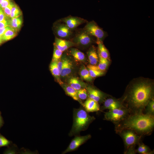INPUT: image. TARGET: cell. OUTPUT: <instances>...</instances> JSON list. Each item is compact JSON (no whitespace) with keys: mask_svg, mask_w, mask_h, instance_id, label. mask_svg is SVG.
I'll list each match as a JSON object with an SVG mask.
<instances>
[{"mask_svg":"<svg viewBox=\"0 0 154 154\" xmlns=\"http://www.w3.org/2000/svg\"><path fill=\"white\" fill-rule=\"evenodd\" d=\"M116 131L123 141L125 147L124 153L135 154L137 153L135 146L140 142L142 136L130 129H123Z\"/></svg>","mask_w":154,"mask_h":154,"instance_id":"cell-4","label":"cell"},{"mask_svg":"<svg viewBox=\"0 0 154 154\" xmlns=\"http://www.w3.org/2000/svg\"><path fill=\"white\" fill-rule=\"evenodd\" d=\"M54 44L58 49L62 52L65 51L68 48L75 45L72 41L56 37Z\"/></svg>","mask_w":154,"mask_h":154,"instance_id":"cell-14","label":"cell"},{"mask_svg":"<svg viewBox=\"0 0 154 154\" xmlns=\"http://www.w3.org/2000/svg\"><path fill=\"white\" fill-rule=\"evenodd\" d=\"M86 88L88 93V98L98 103L103 102L106 99V95L101 91L90 86L87 87Z\"/></svg>","mask_w":154,"mask_h":154,"instance_id":"cell-12","label":"cell"},{"mask_svg":"<svg viewBox=\"0 0 154 154\" xmlns=\"http://www.w3.org/2000/svg\"><path fill=\"white\" fill-rule=\"evenodd\" d=\"M94 37L83 29L76 33L72 41L75 45L80 47H86L94 42Z\"/></svg>","mask_w":154,"mask_h":154,"instance_id":"cell-6","label":"cell"},{"mask_svg":"<svg viewBox=\"0 0 154 154\" xmlns=\"http://www.w3.org/2000/svg\"><path fill=\"white\" fill-rule=\"evenodd\" d=\"M103 106L100 108L102 111L106 109L111 110L125 107L122 102L112 98L106 99L103 102Z\"/></svg>","mask_w":154,"mask_h":154,"instance_id":"cell-13","label":"cell"},{"mask_svg":"<svg viewBox=\"0 0 154 154\" xmlns=\"http://www.w3.org/2000/svg\"><path fill=\"white\" fill-rule=\"evenodd\" d=\"M131 114L129 110L124 107L109 110L105 113L104 119L111 121L116 125L125 120Z\"/></svg>","mask_w":154,"mask_h":154,"instance_id":"cell-5","label":"cell"},{"mask_svg":"<svg viewBox=\"0 0 154 154\" xmlns=\"http://www.w3.org/2000/svg\"><path fill=\"white\" fill-rule=\"evenodd\" d=\"M13 4V3H10L8 6L2 9L4 13L6 16L10 17L11 9Z\"/></svg>","mask_w":154,"mask_h":154,"instance_id":"cell-33","label":"cell"},{"mask_svg":"<svg viewBox=\"0 0 154 154\" xmlns=\"http://www.w3.org/2000/svg\"><path fill=\"white\" fill-rule=\"evenodd\" d=\"M70 53L76 61L84 62L86 60V58L84 54L76 48H70Z\"/></svg>","mask_w":154,"mask_h":154,"instance_id":"cell-19","label":"cell"},{"mask_svg":"<svg viewBox=\"0 0 154 154\" xmlns=\"http://www.w3.org/2000/svg\"><path fill=\"white\" fill-rule=\"evenodd\" d=\"M5 0H0V5Z\"/></svg>","mask_w":154,"mask_h":154,"instance_id":"cell-41","label":"cell"},{"mask_svg":"<svg viewBox=\"0 0 154 154\" xmlns=\"http://www.w3.org/2000/svg\"><path fill=\"white\" fill-rule=\"evenodd\" d=\"M153 96L152 85L146 82L135 84L127 92L124 98L125 106L131 114L143 112Z\"/></svg>","mask_w":154,"mask_h":154,"instance_id":"cell-1","label":"cell"},{"mask_svg":"<svg viewBox=\"0 0 154 154\" xmlns=\"http://www.w3.org/2000/svg\"><path fill=\"white\" fill-rule=\"evenodd\" d=\"M73 121L72 128L69 133L70 136L76 135L86 130L95 118L90 116L82 108L73 110Z\"/></svg>","mask_w":154,"mask_h":154,"instance_id":"cell-3","label":"cell"},{"mask_svg":"<svg viewBox=\"0 0 154 154\" xmlns=\"http://www.w3.org/2000/svg\"><path fill=\"white\" fill-rule=\"evenodd\" d=\"M79 74L81 78L84 80L91 82L93 78L91 76L88 70L84 65L81 67Z\"/></svg>","mask_w":154,"mask_h":154,"instance_id":"cell-23","label":"cell"},{"mask_svg":"<svg viewBox=\"0 0 154 154\" xmlns=\"http://www.w3.org/2000/svg\"><path fill=\"white\" fill-rule=\"evenodd\" d=\"M22 23V19L19 17L11 18V20L9 21V26L17 30L20 29Z\"/></svg>","mask_w":154,"mask_h":154,"instance_id":"cell-26","label":"cell"},{"mask_svg":"<svg viewBox=\"0 0 154 154\" xmlns=\"http://www.w3.org/2000/svg\"><path fill=\"white\" fill-rule=\"evenodd\" d=\"M17 30L10 27L1 36L3 40L6 41L10 40L16 35Z\"/></svg>","mask_w":154,"mask_h":154,"instance_id":"cell-24","label":"cell"},{"mask_svg":"<svg viewBox=\"0 0 154 154\" xmlns=\"http://www.w3.org/2000/svg\"><path fill=\"white\" fill-rule=\"evenodd\" d=\"M77 94L79 99L81 100H84L88 97V94L86 88H83L77 90Z\"/></svg>","mask_w":154,"mask_h":154,"instance_id":"cell-30","label":"cell"},{"mask_svg":"<svg viewBox=\"0 0 154 154\" xmlns=\"http://www.w3.org/2000/svg\"><path fill=\"white\" fill-rule=\"evenodd\" d=\"M5 154H15L16 153V151L15 149H10L5 151Z\"/></svg>","mask_w":154,"mask_h":154,"instance_id":"cell-38","label":"cell"},{"mask_svg":"<svg viewBox=\"0 0 154 154\" xmlns=\"http://www.w3.org/2000/svg\"><path fill=\"white\" fill-rule=\"evenodd\" d=\"M137 145L138 146L136 149L137 153L141 154H151L153 153L148 146L143 143L139 142Z\"/></svg>","mask_w":154,"mask_h":154,"instance_id":"cell-25","label":"cell"},{"mask_svg":"<svg viewBox=\"0 0 154 154\" xmlns=\"http://www.w3.org/2000/svg\"><path fill=\"white\" fill-rule=\"evenodd\" d=\"M54 29L57 38L66 40L71 37L73 34V30L70 29L60 20L55 23Z\"/></svg>","mask_w":154,"mask_h":154,"instance_id":"cell-8","label":"cell"},{"mask_svg":"<svg viewBox=\"0 0 154 154\" xmlns=\"http://www.w3.org/2000/svg\"><path fill=\"white\" fill-rule=\"evenodd\" d=\"M60 20L73 31L80 25L88 22L84 19L71 15L63 18Z\"/></svg>","mask_w":154,"mask_h":154,"instance_id":"cell-11","label":"cell"},{"mask_svg":"<svg viewBox=\"0 0 154 154\" xmlns=\"http://www.w3.org/2000/svg\"><path fill=\"white\" fill-rule=\"evenodd\" d=\"M87 68L92 78L102 76L104 74V72L101 70L96 65L90 64L87 66Z\"/></svg>","mask_w":154,"mask_h":154,"instance_id":"cell-21","label":"cell"},{"mask_svg":"<svg viewBox=\"0 0 154 154\" xmlns=\"http://www.w3.org/2000/svg\"><path fill=\"white\" fill-rule=\"evenodd\" d=\"M67 82L68 85L77 90L86 88L87 87L85 83L77 77H70L68 80Z\"/></svg>","mask_w":154,"mask_h":154,"instance_id":"cell-17","label":"cell"},{"mask_svg":"<svg viewBox=\"0 0 154 154\" xmlns=\"http://www.w3.org/2000/svg\"><path fill=\"white\" fill-rule=\"evenodd\" d=\"M61 59L62 63L60 76L62 78H66L72 73L74 68L73 64L72 62L65 54L62 55Z\"/></svg>","mask_w":154,"mask_h":154,"instance_id":"cell-10","label":"cell"},{"mask_svg":"<svg viewBox=\"0 0 154 154\" xmlns=\"http://www.w3.org/2000/svg\"><path fill=\"white\" fill-rule=\"evenodd\" d=\"M9 25V21L4 19L0 21V28L5 27Z\"/></svg>","mask_w":154,"mask_h":154,"instance_id":"cell-34","label":"cell"},{"mask_svg":"<svg viewBox=\"0 0 154 154\" xmlns=\"http://www.w3.org/2000/svg\"><path fill=\"white\" fill-rule=\"evenodd\" d=\"M87 55L90 64L96 65L99 61V57L96 49L94 46H92L87 52Z\"/></svg>","mask_w":154,"mask_h":154,"instance_id":"cell-18","label":"cell"},{"mask_svg":"<svg viewBox=\"0 0 154 154\" xmlns=\"http://www.w3.org/2000/svg\"><path fill=\"white\" fill-rule=\"evenodd\" d=\"M2 41L3 40L1 36L0 35V44H1Z\"/></svg>","mask_w":154,"mask_h":154,"instance_id":"cell-40","label":"cell"},{"mask_svg":"<svg viewBox=\"0 0 154 154\" xmlns=\"http://www.w3.org/2000/svg\"><path fill=\"white\" fill-rule=\"evenodd\" d=\"M6 16L3 12L2 9L0 7V21L5 19Z\"/></svg>","mask_w":154,"mask_h":154,"instance_id":"cell-36","label":"cell"},{"mask_svg":"<svg viewBox=\"0 0 154 154\" xmlns=\"http://www.w3.org/2000/svg\"><path fill=\"white\" fill-rule=\"evenodd\" d=\"M21 12L17 6L13 4L12 8L10 17L11 18L18 17L21 14Z\"/></svg>","mask_w":154,"mask_h":154,"instance_id":"cell-31","label":"cell"},{"mask_svg":"<svg viewBox=\"0 0 154 154\" xmlns=\"http://www.w3.org/2000/svg\"><path fill=\"white\" fill-rule=\"evenodd\" d=\"M49 68L52 74L57 81L61 85L63 84V82L61 80L60 73L57 66V62L52 61Z\"/></svg>","mask_w":154,"mask_h":154,"instance_id":"cell-20","label":"cell"},{"mask_svg":"<svg viewBox=\"0 0 154 154\" xmlns=\"http://www.w3.org/2000/svg\"><path fill=\"white\" fill-rule=\"evenodd\" d=\"M96 43L98 45V52L102 57L108 59L109 57V52L102 42L97 39Z\"/></svg>","mask_w":154,"mask_h":154,"instance_id":"cell-22","label":"cell"},{"mask_svg":"<svg viewBox=\"0 0 154 154\" xmlns=\"http://www.w3.org/2000/svg\"><path fill=\"white\" fill-rule=\"evenodd\" d=\"M11 144V141L0 134V147L7 146Z\"/></svg>","mask_w":154,"mask_h":154,"instance_id":"cell-32","label":"cell"},{"mask_svg":"<svg viewBox=\"0 0 154 154\" xmlns=\"http://www.w3.org/2000/svg\"><path fill=\"white\" fill-rule=\"evenodd\" d=\"M66 94L71 97L74 100L78 102L84 107V103L78 97L77 90H75L68 84L61 85Z\"/></svg>","mask_w":154,"mask_h":154,"instance_id":"cell-16","label":"cell"},{"mask_svg":"<svg viewBox=\"0 0 154 154\" xmlns=\"http://www.w3.org/2000/svg\"><path fill=\"white\" fill-rule=\"evenodd\" d=\"M3 123V121L1 117L0 114V127L2 125Z\"/></svg>","mask_w":154,"mask_h":154,"instance_id":"cell-39","label":"cell"},{"mask_svg":"<svg viewBox=\"0 0 154 154\" xmlns=\"http://www.w3.org/2000/svg\"><path fill=\"white\" fill-rule=\"evenodd\" d=\"M145 114L154 116V100L153 98L149 102L145 108Z\"/></svg>","mask_w":154,"mask_h":154,"instance_id":"cell-28","label":"cell"},{"mask_svg":"<svg viewBox=\"0 0 154 154\" xmlns=\"http://www.w3.org/2000/svg\"><path fill=\"white\" fill-rule=\"evenodd\" d=\"M75 136V137L72 140L68 147L62 152V154H65L76 150L80 145L90 139L91 137V135L89 134L83 136L77 135Z\"/></svg>","mask_w":154,"mask_h":154,"instance_id":"cell-9","label":"cell"},{"mask_svg":"<svg viewBox=\"0 0 154 154\" xmlns=\"http://www.w3.org/2000/svg\"><path fill=\"white\" fill-rule=\"evenodd\" d=\"M10 26H8L5 27L0 28V35L2 36L9 28Z\"/></svg>","mask_w":154,"mask_h":154,"instance_id":"cell-37","label":"cell"},{"mask_svg":"<svg viewBox=\"0 0 154 154\" xmlns=\"http://www.w3.org/2000/svg\"><path fill=\"white\" fill-rule=\"evenodd\" d=\"M10 3L9 0H5L0 5V7L3 9L8 6Z\"/></svg>","mask_w":154,"mask_h":154,"instance_id":"cell-35","label":"cell"},{"mask_svg":"<svg viewBox=\"0 0 154 154\" xmlns=\"http://www.w3.org/2000/svg\"><path fill=\"white\" fill-rule=\"evenodd\" d=\"M83 107L88 112H97L100 110L99 103L89 98L87 99Z\"/></svg>","mask_w":154,"mask_h":154,"instance_id":"cell-15","label":"cell"},{"mask_svg":"<svg viewBox=\"0 0 154 154\" xmlns=\"http://www.w3.org/2000/svg\"><path fill=\"white\" fill-rule=\"evenodd\" d=\"M154 127V116L143 112L131 114L115 125V130L128 129L142 136L151 134Z\"/></svg>","mask_w":154,"mask_h":154,"instance_id":"cell-2","label":"cell"},{"mask_svg":"<svg viewBox=\"0 0 154 154\" xmlns=\"http://www.w3.org/2000/svg\"><path fill=\"white\" fill-rule=\"evenodd\" d=\"M99 57V63L97 66L102 71L104 72L107 69L109 64L108 59L102 57L98 52Z\"/></svg>","mask_w":154,"mask_h":154,"instance_id":"cell-27","label":"cell"},{"mask_svg":"<svg viewBox=\"0 0 154 154\" xmlns=\"http://www.w3.org/2000/svg\"><path fill=\"white\" fill-rule=\"evenodd\" d=\"M62 52L59 50L54 44V48L52 61L57 62L62 57Z\"/></svg>","mask_w":154,"mask_h":154,"instance_id":"cell-29","label":"cell"},{"mask_svg":"<svg viewBox=\"0 0 154 154\" xmlns=\"http://www.w3.org/2000/svg\"><path fill=\"white\" fill-rule=\"evenodd\" d=\"M84 29L90 35L102 42L108 35L107 33L94 21L87 22Z\"/></svg>","mask_w":154,"mask_h":154,"instance_id":"cell-7","label":"cell"}]
</instances>
